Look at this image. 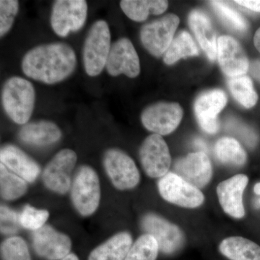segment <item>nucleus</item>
Returning <instances> with one entry per match:
<instances>
[{
  "label": "nucleus",
  "mask_w": 260,
  "mask_h": 260,
  "mask_svg": "<svg viewBox=\"0 0 260 260\" xmlns=\"http://www.w3.org/2000/svg\"><path fill=\"white\" fill-rule=\"evenodd\" d=\"M235 3L247 9L260 13V0H239Z\"/></svg>",
  "instance_id": "c9c22d12"
},
{
  "label": "nucleus",
  "mask_w": 260,
  "mask_h": 260,
  "mask_svg": "<svg viewBox=\"0 0 260 260\" xmlns=\"http://www.w3.org/2000/svg\"><path fill=\"white\" fill-rule=\"evenodd\" d=\"M231 128L235 130L236 133H237L239 136L242 137V139L247 143L249 146H254L256 142V137L253 132L248 129L246 126L239 124L237 121L230 123Z\"/></svg>",
  "instance_id": "f704fd0d"
},
{
  "label": "nucleus",
  "mask_w": 260,
  "mask_h": 260,
  "mask_svg": "<svg viewBox=\"0 0 260 260\" xmlns=\"http://www.w3.org/2000/svg\"><path fill=\"white\" fill-rule=\"evenodd\" d=\"M18 11L19 3L17 0L0 1V37H4L10 31Z\"/></svg>",
  "instance_id": "473e14b6"
},
{
  "label": "nucleus",
  "mask_w": 260,
  "mask_h": 260,
  "mask_svg": "<svg viewBox=\"0 0 260 260\" xmlns=\"http://www.w3.org/2000/svg\"><path fill=\"white\" fill-rule=\"evenodd\" d=\"M106 68L108 73L114 77L123 74L130 78H134L139 75V56L129 39L121 38L113 43Z\"/></svg>",
  "instance_id": "f8f14e48"
},
{
  "label": "nucleus",
  "mask_w": 260,
  "mask_h": 260,
  "mask_svg": "<svg viewBox=\"0 0 260 260\" xmlns=\"http://www.w3.org/2000/svg\"><path fill=\"white\" fill-rule=\"evenodd\" d=\"M213 10L217 15L232 30L239 32H244L248 29V23L245 19L237 11L230 8L223 2H210Z\"/></svg>",
  "instance_id": "c756f323"
},
{
  "label": "nucleus",
  "mask_w": 260,
  "mask_h": 260,
  "mask_svg": "<svg viewBox=\"0 0 260 260\" xmlns=\"http://www.w3.org/2000/svg\"><path fill=\"white\" fill-rule=\"evenodd\" d=\"M158 244L150 234L141 236L132 246L124 260H155L158 254Z\"/></svg>",
  "instance_id": "c85d7f7f"
},
{
  "label": "nucleus",
  "mask_w": 260,
  "mask_h": 260,
  "mask_svg": "<svg viewBox=\"0 0 260 260\" xmlns=\"http://www.w3.org/2000/svg\"><path fill=\"white\" fill-rule=\"evenodd\" d=\"M0 160L7 169L28 182H34L40 174L39 164L15 145L2 147Z\"/></svg>",
  "instance_id": "6ab92c4d"
},
{
  "label": "nucleus",
  "mask_w": 260,
  "mask_h": 260,
  "mask_svg": "<svg viewBox=\"0 0 260 260\" xmlns=\"http://www.w3.org/2000/svg\"><path fill=\"white\" fill-rule=\"evenodd\" d=\"M88 15V4L84 0H58L53 5L51 28L56 35L66 37L83 28Z\"/></svg>",
  "instance_id": "39448f33"
},
{
  "label": "nucleus",
  "mask_w": 260,
  "mask_h": 260,
  "mask_svg": "<svg viewBox=\"0 0 260 260\" xmlns=\"http://www.w3.org/2000/svg\"><path fill=\"white\" fill-rule=\"evenodd\" d=\"M77 162V154L70 149H63L47 164L43 181L48 189L65 194L71 185V174Z\"/></svg>",
  "instance_id": "9d476101"
},
{
  "label": "nucleus",
  "mask_w": 260,
  "mask_h": 260,
  "mask_svg": "<svg viewBox=\"0 0 260 260\" xmlns=\"http://www.w3.org/2000/svg\"><path fill=\"white\" fill-rule=\"evenodd\" d=\"M249 182L247 176L238 174L222 181L217 187L220 204L224 211L233 218H242L245 215L243 193Z\"/></svg>",
  "instance_id": "a211bd4d"
},
{
  "label": "nucleus",
  "mask_w": 260,
  "mask_h": 260,
  "mask_svg": "<svg viewBox=\"0 0 260 260\" xmlns=\"http://www.w3.org/2000/svg\"><path fill=\"white\" fill-rule=\"evenodd\" d=\"M168 1L162 0H123L120 7L124 14L136 22L145 21L149 15H160L167 10Z\"/></svg>",
  "instance_id": "b1692460"
},
{
  "label": "nucleus",
  "mask_w": 260,
  "mask_h": 260,
  "mask_svg": "<svg viewBox=\"0 0 260 260\" xmlns=\"http://www.w3.org/2000/svg\"><path fill=\"white\" fill-rule=\"evenodd\" d=\"M61 137V132L59 126L47 120L28 123L19 132V138L23 143L36 146L54 144Z\"/></svg>",
  "instance_id": "412c9836"
},
{
  "label": "nucleus",
  "mask_w": 260,
  "mask_h": 260,
  "mask_svg": "<svg viewBox=\"0 0 260 260\" xmlns=\"http://www.w3.org/2000/svg\"><path fill=\"white\" fill-rule=\"evenodd\" d=\"M1 253L3 260H30L28 246L19 237L6 239L2 244Z\"/></svg>",
  "instance_id": "7c9ffc66"
},
{
  "label": "nucleus",
  "mask_w": 260,
  "mask_h": 260,
  "mask_svg": "<svg viewBox=\"0 0 260 260\" xmlns=\"http://www.w3.org/2000/svg\"><path fill=\"white\" fill-rule=\"evenodd\" d=\"M199 55V50L190 34L181 31L174 38L172 44L164 56V62L172 65L181 58Z\"/></svg>",
  "instance_id": "393cba45"
},
{
  "label": "nucleus",
  "mask_w": 260,
  "mask_h": 260,
  "mask_svg": "<svg viewBox=\"0 0 260 260\" xmlns=\"http://www.w3.org/2000/svg\"><path fill=\"white\" fill-rule=\"evenodd\" d=\"M34 246L39 256L49 260L63 259L69 254L71 240L49 225H44L34 234Z\"/></svg>",
  "instance_id": "dca6fc26"
},
{
  "label": "nucleus",
  "mask_w": 260,
  "mask_h": 260,
  "mask_svg": "<svg viewBox=\"0 0 260 260\" xmlns=\"http://www.w3.org/2000/svg\"><path fill=\"white\" fill-rule=\"evenodd\" d=\"M254 191L255 194L260 195V182L255 184L254 187Z\"/></svg>",
  "instance_id": "a19ab883"
},
{
  "label": "nucleus",
  "mask_w": 260,
  "mask_h": 260,
  "mask_svg": "<svg viewBox=\"0 0 260 260\" xmlns=\"http://www.w3.org/2000/svg\"><path fill=\"white\" fill-rule=\"evenodd\" d=\"M104 165L107 175L116 189H133L139 183L140 173L134 160L119 149H109L106 152Z\"/></svg>",
  "instance_id": "0eeeda50"
},
{
  "label": "nucleus",
  "mask_w": 260,
  "mask_h": 260,
  "mask_svg": "<svg viewBox=\"0 0 260 260\" xmlns=\"http://www.w3.org/2000/svg\"><path fill=\"white\" fill-rule=\"evenodd\" d=\"M194 143L195 146L201 150L200 152H203V153H205V151H207V150H208V148H207V145L205 144V142L203 141V140L197 139L195 140Z\"/></svg>",
  "instance_id": "4c0bfd02"
},
{
  "label": "nucleus",
  "mask_w": 260,
  "mask_h": 260,
  "mask_svg": "<svg viewBox=\"0 0 260 260\" xmlns=\"http://www.w3.org/2000/svg\"><path fill=\"white\" fill-rule=\"evenodd\" d=\"M133 239L126 232L119 233L95 249L89 260H124L131 249Z\"/></svg>",
  "instance_id": "4be33fe9"
},
{
  "label": "nucleus",
  "mask_w": 260,
  "mask_h": 260,
  "mask_svg": "<svg viewBox=\"0 0 260 260\" xmlns=\"http://www.w3.org/2000/svg\"><path fill=\"white\" fill-rule=\"evenodd\" d=\"M158 190L164 200L183 208H198L204 202V195L177 174L168 173L160 179Z\"/></svg>",
  "instance_id": "6e6552de"
},
{
  "label": "nucleus",
  "mask_w": 260,
  "mask_h": 260,
  "mask_svg": "<svg viewBox=\"0 0 260 260\" xmlns=\"http://www.w3.org/2000/svg\"><path fill=\"white\" fill-rule=\"evenodd\" d=\"M111 32L105 20H99L92 25L84 43V68L89 76L95 77L106 68L110 51Z\"/></svg>",
  "instance_id": "7ed1b4c3"
},
{
  "label": "nucleus",
  "mask_w": 260,
  "mask_h": 260,
  "mask_svg": "<svg viewBox=\"0 0 260 260\" xmlns=\"http://www.w3.org/2000/svg\"><path fill=\"white\" fill-rule=\"evenodd\" d=\"M1 196L7 200L18 199L27 191V184L21 177L12 172L1 164L0 165Z\"/></svg>",
  "instance_id": "cd10ccee"
},
{
  "label": "nucleus",
  "mask_w": 260,
  "mask_h": 260,
  "mask_svg": "<svg viewBox=\"0 0 260 260\" xmlns=\"http://www.w3.org/2000/svg\"><path fill=\"white\" fill-rule=\"evenodd\" d=\"M217 57L223 73L231 78L244 75L249 70V59L245 51L236 39L229 36L218 38Z\"/></svg>",
  "instance_id": "2eb2a0df"
},
{
  "label": "nucleus",
  "mask_w": 260,
  "mask_h": 260,
  "mask_svg": "<svg viewBox=\"0 0 260 260\" xmlns=\"http://www.w3.org/2000/svg\"><path fill=\"white\" fill-rule=\"evenodd\" d=\"M216 158L224 164L242 166L246 161V153L240 143L234 138H220L215 145Z\"/></svg>",
  "instance_id": "a878e982"
},
{
  "label": "nucleus",
  "mask_w": 260,
  "mask_h": 260,
  "mask_svg": "<svg viewBox=\"0 0 260 260\" xmlns=\"http://www.w3.org/2000/svg\"><path fill=\"white\" fill-rule=\"evenodd\" d=\"M189 23L202 49L210 60H215L217 58L218 39L208 15L200 10H194L189 15Z\"/></svg>",
  "instance_id": "aec40b11"
},
{
  "label": "nucleus",
  "mask_w": 260,
  "mask_h": 260,
  "mask_svg": "<svg viewBox=\"0 0 260 260\" xmlns=\"http://www.w3.org/2000/svg\"><path fill=\"white\" fill-rule=\"evenodd\" d=\"M174 169L177 175L198 189L206 185L213 174L209 158L200 151L179 159L174 165Z\"/></svg>",
  "instance_id": "f3484780"
},
{
  "label": "nucleus",
  "mask_w": 260,
  "mask_h": 260,
  "mask_svg": "<svg viewBox=\"0 0 260 260\" xmlns=\"http://www.w3.org/2000/svg\"><path fill=\"white\" fill-rule=\"evenodd\" d=\"M228 85L233 96L243 107L250 109L255 106L258 95L249 77L242 75L231 78L228 81Z\"/></svg>",
  "instance_id": "bb28decb"
},
{
  "label": "nucleus",
  "mask_w": 260,
  "mask_h": 260,
  "mask_svg": "<svg viewBox=\"0 0 260 260\" xmlns=\"http://www.w3.org/2000/svg\"><path fill=\"white\" fill-rule=\"evenodd\" d=\"M223 255L232 260H260V246L243 237L224 239L219 246Z\"/></svg>",
  "instance_id": "5701e85b"
},
{
  "label": "nucleus",
  "mask_w": 260,
  "mask_h": 260,
  "mask_svg": "<svg viewBox=\"0 0 260 260\" xmlns=\"http://www.w3.org/2000/svg\"><path fill=\"white\" fill-rule=\"evenodd\" d=\"M35 89L28 80L12 77L5 82L2 90L3 109L14 122L26 124L35 105Z\"/></svg>",
  "instance_id": "f03ea898"
},
{
  "label": "nucleus",
  "mask_w": 260,
  "mask_h": 260,
  "mask_svg": "<svg viewBox=\"0 0 260 260\" xmlns=\"http://www.w3.org/2000/svg\"><path fill=\"white\" fill-rule=\"evenodd\" d=\"M254 44L256 49L260 52V28L256 30L254 35Z\"/></svg>",
  "instance_id": "58836bf2"
},
{
  "label": "nucleus",
  "mask_w": 260,
  "mask_h": 260,
  "mask_svg": "<svg viewBox=\"0 0 260 260\" xmlns=\"http://www.w3.org/2000/svg\"><path fill=\"white\" fill-rule=\"evenodd\" d=\"M49 216L47 210L36 209L28 205H25L19 218L22 226L36 232L44 226Z\"/></svg>",
  "instance_id": "2f4dec72"
},
{
  "label": "nucleus",
  "mask_w": 260,
  "mask_h": 260,
  "mask_svg": "<svg viewBox=\"0 0 260 260\" xmlns=\"http://www.w3.org/2000/svg\"><path fill=\"white\" fill-rule=\"evenodd\" d=\"M182 117L183 110L179 104L160 102L146 108L142 113L141 121L149 131L167 135L177 129Z\"/></svg>",
  "instance_id": "1a4fd4ad"
},
{
  "label": "nucleus",
  "mask_w": 260,
  "mask_h": 260,
  "mask_svg": "<svg viewBox=\"0 0 260 260\" xmlns=\"http://www.w3.org/2000/svg\"><path fill=\"white\" fill-rule=\"evenodd\" d=\"M142 226L156 240L159 249L165 254H173L183 245L184 236L179 228L158 215H145Z\"/></svg>",
  "instance_id": "ddd939ff"
},
{
  "label": "nucleus",
  "mask_w": 260,
  "mask_h": 260,
  "mask_svg": "<svg viewBox=\"0 0 260 260\" xmlns=\"http://www.w3.org/2000/svg\"><path fill=\"white\" fill-rule=\"evenodd\" d=\"M251 73L256 79L260 81V61H254L251 65Z\"/></svg>",
  "instance_id": "e433bc0d"
},
{
  "label": "nucleus",
  "mask_w": 260,
  "mask_h": 260,
  "mask_svg": "<svg viewBox=\"0 0 260 260\" xmlns=\"http://www.w3.org/2000/svg\"><path fill=\"white\" fill-rule=\"evenodd\" d=\"M179 24V17L174 14L145 24L140 31L142 44L152 55H162L172 44Z\"/></svg>",
  "instance_id": "423d86ee"
},
{
  "label": "nucleus",
  "mask_w": 260,
  "mask_h": 260,
  "mask_svg": "<svg viewBox=\"0 0 260 260\" xmlns=\"http://www.w3.org/2000/svg\"><path fill=\"white\" fill-rule=\"evenodd\" d=\"M61 260H79L78 256L75 255L74 254H69L68 255L65 256V257L61 259Z\"/></svg>",
  "instance_id": "ea45409f"
},
{
  "label": "nucleus",
  "mask_w": 260,
  "mask_h": 260,
  "mask_svg": "<svg viewBox=\"0 0 260 260\" xmlns=\"http://www.w3.org/2000/svg\"><path fill=\"white\" fill-rule=\"evenodd\" d=\"M142 166L147 175L151 178L162 177L168 174L171 166L169 147L161 135H150L140 149Z\"/></svg>",
  "instance_id": "9b49d317"
},
{
  "label": "nucleus",
  "mask_w": 260,
  "mask_h": 260,
  "mask_svg": "<svg viewBox=\"0 0 260 260\" xmlns=\"http://www.w3.org/2000/svg\"><path fill=\"white\" fill-rule=\"evenodd\" d=\"M226 103V95L220 89L205 92L196 99L194 106L195 116L202 129L209 134L218 131V116Z\"/></svg>",
  "instance_id": "4468645a"
},
{
  "label": "nucleus",
  "mask_w": 260,
  "mask_h": 260,
  "mask_svg": "<svg viewBox=\"0 0 260 260\" xmlns=\"http://www.w3.org/2000/svg\"><path fill=\"white\" fill-rule=\"evenodd\" d=\"M76 65L73 48L65 43H52L30 49L24 56L21 67L28 78L52 85L69 78Z\"/></svg>",
  "instance_id": "f257e3e1"
},
{
  "label": "nucleus",
  "mask_w": 260,
  "mask_h": 260,
  "mask_svg": "<svg viewBox=\"0 0 260 260\" xmlns=\"http://www.w3.org/2000/svg\"><path fill=\"white\" fill-rule=\"evenodd\" d=\"M20 218L15 211L1 206V232L4 234H13L18 232Z\"/></svg>",
  "instance_id": "72a5a7b5"
},
{
  "label": "nucleus",
  "mask_w": 260,
  "mask_h": 260,
  "mask_svg": "<svg viewBox=\"0 0 260 260\" xmlns=\"http://www.w3.org/2000/svg\"><path fill=\"white\" fill-rule=\"evenodd\" d=\"M254 205L256 208H258V209H259V208H260V198H256V199L254 200Z\"/></svg>",
  "instance_id": "79ce46f5"
},
{
  "label": "nucleus",
  "mask_w": 260,
  "mask_h": 260,
  "mask_svg": "<svg viewBox=\"0 0 260 260\" xmlns=\"http://www.w3.org/2000/svg\"><path fill=\"white\" fill-rule=\"evenodd\" d=\"M71 198L80 215L89 216L95 213L100 203L101 188L99 177L91 167L80 168L73 181Z\"/></svg>",
  "instance_id": "20e7f679"
}]
</instances>
